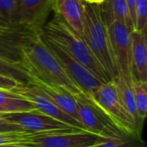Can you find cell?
Listing matches in <instances>:
<instances>
[{
    "instance_id": "7a4b0ae2",
    "label": "cell",
    "mask_w": 147,
    "mask_h": 147,
    "mask_svg": "<svg viewBox=\"0 0 147 147\" xmlns=\"http://www.w3.org/2000/svg\"><path fill=\"white\" fill-rule=\"evenodd\" d=\"M43 35L65 50L70 56L87 68L101 82L109 80L99 62L89 48L83 36L73 30L63 20L54 16L53 20L44 24Z\"/></svg>"
},
{
    "instance_id": "603a6c76",
    "label": "cell",
    "mask_w": 147,
    "mask_h": 147,
    "mask_svg": "<svg viewBox=\"0 0 147 147\" xmlns=\"http://www.w3.org/2000/svg\"><path fill=\"white\" fill-rule=\"evenodd\" d=\"M0 58L14 62H20V47L0 37Z\"/></svg>"
},
{
    "instance_id": "e0dca14e",
    "label": "cell",
    "mask_w": 147,
    "mask_h": 147,
    "mask_svg": "<svg viewBox=\"0 0 147 147\" xmlns=\"http://www.w3.org/2000/svg\"><path fill=\"white\" fill-rule=\"evenodd\" d=\"M37 110L28 101L9 90H0V114Z\"/></svg>"
},
{
    "instance_id": "83f0119b",
    "label": "cell",
    "mask_w": 147,
    "mask_h": 147,
    "mask_svg": "<svg viewBox=\"0 0 147 147\" xmlns=\"http://www.w3.org/2000/svg\"><path fill=\"white\" fill-rule=\"evenodd\" d=\"M0 147H31L26 145H0Z\"/></svg>"
},
{
    "instance_id": "ffe728a7",
    "label": "cell",
    "mask_w": 147,
    "mask_h": 147,
    "mask_svg": "<svg viewBox=\"0 0 147 147\" xmlns=\"http://www.w3.org/2000/svg\"><path fill=\"white\" fill-rule=\"evenodd\" d=\"M90 147H146V146L139 135H123L103 139Z\"/></svg>"
},
{
    "instance_id": "52a82bcc",
    "label": "cell",
    "mask_w": 147,
    "mask_h": 147,
    "mask_svg": "<svg viewBox=\"0 0 147 147\" xmlns=\"http://www.w3.org/2000/svg\"><path fill=\"white\" fill-rule=\"evenodd\" d=\"M0 118L24 131L31 133L74 132L80 130L46 115L38 110L1 114Z\"/></svg>"
},
{
    "instance_id": "6da1fadb",
    "label": "cell",
    "mask_w": 147,
    "mask_h": 147,
    "mask_svg": "<svg viewBox=\"0 0 147 147\" xmlns=\"http://www.w3.org/2000/svg\"><path fill=\"white\" fill-rule=\"evenodd\" d=\"M20 53V62L27 71L30 83L59 86L72 95L81 92L48 47L41 30H34L22 40Z\"/></svg>"
},
{
    "instance_id": "44dd1931",
    "label": "cell",
    "mask_w": 147,
    "mask_h": 147,
    "mask_svg": "<svg viewBox=\"0 0 147 147\" xmlns=\"http://www.w3.org/2000/svg\"><path fill=\"white\" fill-rule=\"evenodd\" d=\"M0 24L18 25L16 23V0H0Z\"/></svg>"
},
{
    "instance_id": "484cf974",
    "label": "cell",
    "mask_w": 147,
    "mask_h": 147,
    "mask_svg": "<svg viewBox=\"0 0 147 147\" xmlns=\"http://www.w3.org/2000/svg\"><path fill=\"white\" fill-rule=\"evenodd\" d=\"M22 128L19 127L7 122L6 121L0 118V133H6V132H22Z\"/></svg>"
},
{
    "instance_id": "8fae6325",
    "label": "cell",
    "mask_w": 147,
    "mask_h": 147,
    "mask_svg": "<svg viewBox=\"0 0 147 147\" xmlns=\"http://www.w3.org/2000/svg\"><path fill=\"white\" fill-rule=\"evenodd\" d=\"M51 10L53 0H16V23L41 30Z\"/></svg>"
},
{
    "instance_id": "4fadbf2b",
    "label": "cell",
    "mask_w": 147,
    "mask_h": 147,
    "mask_svg": "<svg viewBox=\"0 0 147 147\" xmlns=\"http://www.w3.org/2000/svg\"><path fill=\"white\" fill-rule=\"evenodd\" d=\"M131 40L134 78L147 82L146 31H132Z\"/></svg>"
},
{
    "instance_id": "f1b7e54d",
    "label": "cell",
    "mask_w": 147,
    "mask_h": 147,
    "mask_svg": "<svg viewBox=\"0 0 147 147\" xmlns=\"http://www.w3.org/2000/svg\"><path fill=\"white\" fill-rule=\"evenodd\" d=\"M86 3H94V0H84Z\"/></svg>"
},
{
    "instance_id": "5bb4252c",
    "label": "cell",
    "mask_w": 147,
    "mask_h": 147,
    "mask_svg": "<svg viewBox=\"0 0 147 147\" xmlns=\"http://www.w3.org/2000/svg\"><path fill=\"white\" fill-rule=\"evenodd\" d=\"M39 87L52 102L70 117L79 122L76 101L73 95L64 88L40 83H31ZM80 123V122H79ZM81 124V123H80Z\"/></svg>"
},
{
    "instance_id": "2e32d148",
    "label": "cell",
    "mask_w": 147,
    "mask_h": 147,
    "mask_svg": "<svg viewBox=\"0 0 147 147\" xmlns=\"http://www.w3.org/2000/svg\"><path fill=\"white\" fill-rule=\"evenodd\" d=\"M132 80L133 78H129L118 75L115 78H114L111 81H113V83L115 85L116 91L122 106L125 108L127 112L133 119L137 130L140 133H141V128L143 124L140 122L139 118V115L134 101Z\"/></svg>"
},
{
    "instance_id": "cb8c5ba5",
    "label": "cell",
    "mask_w": 147,
    "mask_h": 147,
    "mask_svg": "<svg viewBox=\"0 0 147 147\" xmlns=\"http://www.w3.org/2000/svg\"><path fill=\"white\" fill-rule=\"evenodd\" d=\"M147 0H136L134 30L146 31Z\"/></svg>"
},
{
    "instance_id": "ac0fdd59",
    "label": "cell",
    "mask_w": 147,
    "mask_h": 147,
    "mask_svg": "<svg viewBox=\"0 0 147 147\" xmlns=\"http://www.w3.org/2000/svg\"><path fill=\"white\" fill-rule=\"evenodd\" d=\"M0 74L11 78L22 84L30 83L29 77L21 62H14L0 58Z\"/></svg>"
},
{
    "instance_id": "ba28073f",
    "label": "cell",
    "mask_w": 147,
    "mask_h": 147,
    "mask_svg": "<svg viewBox=\"0 0 147 147\" xmlns=\"http://www.w3.org/2000/svg\"><path fill=\"white\" fill-rule=\"evenodd\" d=\"M103 139L106 138L82 130L36 133L25 145L31 147H90Z\"/></svg>"
},
{
    "instance_id": "9a60e30c",
    "label": "cell",
    "mask_w": 147,
    "mask_h": 147,
    "mask_svg": "<svg viewBox=\"0 0 147 147\" xmlns=\"http://www.w3.org/2000/svg\"><path fill=\"white\" fill-rule=\"evenodd\" d=\"M98 4L102 19L107 26L114 22H121L124 23L131 32L134 30L126 0H103Z\"/></svg>"
},
{
    "instance_id": "277c9868",
    "label": "cell",
    "mask_w": 147,
    "mask_h": 147,
    "mask_svg": "<svg viewBox=\"0 0 147 147\" xmlns=\"http://www.w3.org/2000/svg\"><path fill=\"white\" fill-rule=\"evenodd\" d=\"M89 98L123 134L140 136L133 119L122 106L113 81L102 84Z\"/></svg>"
},
{
    "instance_id": "d4e9b609",
    "label": "cell",
    "mask_w": 147,
    "mask_h": 147,
    "mask_svg": "<svg viewBox=\"0 0 147 147\" xmlns=\"http://www.w3.org/2000/svg\"><path fill=\"white\" fill-rule=\"evenodd\" d=\"M20 84H22L19 83L18 81L11 78L0 74V90H5L10 91L12 89L17 87Z\"/></svg>"
},
{
    "instance_id": "f546056e",
    "label": "cell",
    "mask_w": 147,
    "mask_h": 147,
    "mask_svg": "<svg viewBox=\"0 0 147 147\" xmlns=\"http://www.w3.org/2000/svg\"><path fill=\"white\" fill-rule=\"evenodd\" d=\"M0 115H1V114H0Z\"/></svg>"
},
{
    "instance_id": "d6986e66",
    "label": "cell",
    "mask_w": 147,
    "mask_h": 147,
    "mask_svg": "<svg viewBox=\"0 0 147 147\" xmlns=\"http://www.w3.org/2000/svg\"><path fill=\"white\" fill-rule=\"evenodd\" d=\"M132 84L139 118L143 124L147 115V82L140 81L133 78Z\"/></svg>"
},
{
    "instance_id": "8992f818",
    "label": "cell",
    "mask_w": 147,
    "mask_h": 147,
    "mask_svg": "<svg viewBox=\"0 0 147 147\" xmlns=\"http://www.w3.org/2000/svg\"><path fill=\"white\" fill-rule=\"evenodd\" d=\"M44 38L68 77L71 79V81L76 84V86L82 93L89 97H91L98 90V88L104 83L101 82L87 68L74 59L57 44L46 38L45 36Z\"/></svg>"
},
{
    "instance_id": "5b68a950",
    "label": "cell",
    "mask_w": 147,
    "mask_h": 147,
    "mask_svg": "<svg viewBox=\"0 0 147 147\" xmlns=\"http://www.w3.org/2000/svg\"><path fill=\"white\" fill-rule=\"evenodd\" d=\"M73 96L76 101L79 122L85 131L106 139L127 135L123 134L84 93L80 92Z\"/></svg>"
},
{
    "instance_id": "3957f363",
    "label": "cell",
    "mask_w": 147,
    "mask_h": 147,
    "mask_svg": "<svg viewBox=\"0 0 147 147\" xmlns=\"http://www.w3.org/2000/svg\"><path fill=\"white\" fill-rule=\"evenodd\" d=\"M89 48L111 81L118 76L109 30L102 19L99 4L84 2V32L82 34Z\"/></svg>"
},
{
    "instance_id": "30bf717a",
    "label": "cell",
    "mask_w": 147,
    "mask_h": 147,
    "mask_svg": "<svg viewBox=\"0 0 147 147\" xmlns=\"http://www.w3.org/2000/svg\"><path fill=\"white\" fill-rule=\"evenodd\" d=\"M10 91L31 102L39 112L63 123H65L72 127L85 131L78 121L70 117L60 109H59L52 102V100L36 85L31 83L20 84L17 87L12 89Z\"/></svg>"
},
{
    "instance_id": "7402d4cb",
    "label": "cell",
    "mask_w": 147,
    "mask_h": 147,
    "mask_svg": "<svg viewBox=\"0 0 147 147\" xmlns=\"http://www.w3.org/2000/svg\"><path fill=\"white\" fill-rule=\"evenodd\" d=\"M35 134L28 131L0 133V145H25Z\"/></svg>"
},
{
    "instance_id": "7c38bea8",
    "label": "cell",
    "mask_w": 147,
    "mask_h": 147,
    "mask_svg": "<svg viewBox=\"0 0 147 147\" xmlns=\"http://www.w3.org/2000/svg\"><path fill=\"white\" fill-rule=\"evenodd\" d=\"M53 10L55 16L63 20L79 34L84 32V0H53Z\"/></svg>"
},
{
    "instance_id": "4316f807",
    "label": "cell",
    "mask_w": 147,
    "mask_h": 147,
    "mask_svg": "<svg viewBox=\"0 0 147 147\" xmlns=\"http://www.w3.org/2000/svg\"><path fill=\"white\" fill-rule=\"evenodd\" d=\"M126 2L127 3L128 9H129V11H130V16H131L132 21H133V23H134H134H135V3H136V0H126Z\"/></svg>"
},
{
    "instance_id": "9c48e42d",
    "label": "cell",
    "mask_w": 147,
    "mask_h": 147,
    "mask_svg": "<svg viewBox=\"0 0 147 147\" xmlns=\"http://www.w3.org/2000/svg\"><path fill=\"white\" fill-rule=\"evenodd\" d=\"M107 27L118 75L129 78H134L131 31L121 22H114Z\"/></svg>"
}]
</instances>
